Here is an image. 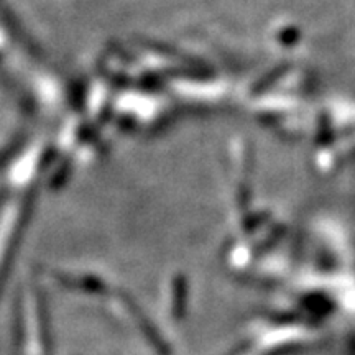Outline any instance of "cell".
<instances>
[]
</instances>
